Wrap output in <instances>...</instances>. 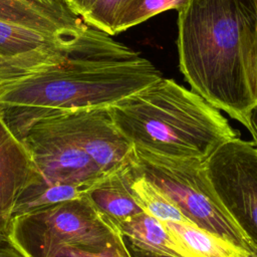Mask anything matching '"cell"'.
<instances>
[{
  "mask_svg": "<svg viewBox=\"0 0 257 257\" xmlns=\"http://www.w3.org/2000/svg\"><path fill=\"white\" fill-rule=\"evenodd\" d=\"M255 0H190L178 12L179 66L191 90L246 125L255 101Z\"/></svg>",
  "mask_w": 257,
  "mask_h": 257,
  "instance_id": "2",
  "label": "cell"
},
{
  "mask_svg": "<svg viewBox=\"0 0 257 257\" xmlns=\"http://www.w3.org/2000/svg\"><path fill=\"white\" fill-rule=\"evenodd\" d=\"M255 5H256V12H257V0H255ZM255 101L257 102V31H256V52H255Z\"/></svg>",
  "mask_w": 257,
  "mask_h": 257,
  "instance_id": "24",
  "label": "cell"
},
{
  "mask_svg": "<svg viewBox=\"0 0 257 257\" xmlns=\"http://www.w3.org/2000/svg\"><path fill=\"white\" fill-rule=\"evenodd\" d=\"M133 170L158 187L193 225L249 252L257 251L217 196L205 161L135 149Z\"/></svg>",
  "mask_w": 257,
  "mask_h": 257,
  "instance_id": "4",
  "label": "cell"
},
{
  "mask_svg": "<svg viewBox=\"0 0 257 257\" xmlns=\"http://www.w3.org/2000/svg\"><path fill=\"white\" fill-rule=\"evenodd\" d=\"M126 245L136 249L171 257H186V251L171 235L164 223L146 212L114 223Z\"/></svg>",
  "mask_w": 257,
  "mask_h": 257,
  "instance_id": "12",
  "label": "cell"
},
{
  "mask_svg": "<svg viewBox=\"0 0 257 257\" xmlns=\"http://www.w3.org/2000/svg\"><path fill=\"white\" fill-rule=\"evenodd\" d=\"M190 0H127L118 11L112 35L143 23L155 15L167 10L181 11Z\"/></svg>",
  "mask_w": 257,
  "mask_h": 257,
  "instance_id": "18",
  "label": "cell"
},
{
  "mask_svg": "<svg viewBox=\"0 0 257 257\" xmlns=\"http://www.w3.org/2000/svg\"><path fill=\"white\" fill-rule=\"evenodd\" d=\"M53 257H132V255L124 239L121 238L118 242L102 251H85L71 247H64Z\"/></svg>",
  "mask_w": 257,
  "mask_h": 257,
  "instance_id": "20",
  "label": "cell"
},
{
  "mask_svg": "<svg viewBox=\"0 0 257 257\" xmlns=\"http://www.w3.org/2000/svg\"><path fill=\"white\" fill-rule=\"evenodd\" d=\"M163 77L147 58L88 26L60 64L27 78L0 99L20 139L37 120L64 110L108 107Z\"/></svg>",
  "mask_w": 257,
  "mask_h": 257,
  "instance_id": "1",
  "label": "cell"
},
{
  "mask_svg": "<svg viewBox=\"0 0 257 257\" xmlns=\"http://www.w3.org/2000/svg\"><path fill=\"white\" fill-rule=\"evenodd\" d=\"M41 180L23 142L8 126L0 109V233H8L21 193Z\"/></svg>",
  "mask_w": 257,
  "mask_h": 257,
  "instance_id": "9",
  "label": "cell"
},
{
  "mask_svg": "<svg viewBox=\"0 0 257 257\" xmlns=\"http://www.w3.org/2000/svg\"><path fill=\"white\" fill-rule=\"evenodd\" d=\"M76 40L63 47L40 49L12 57L0 55V99L23 80L63 62Z\"/></svg>",
  "mask_w": 257,
  "mask_h": 257,
  "instance_id": "13",
  "label": "cell"
},
{
  "mask_svg": "<svg viewBox=\"0 0 257 257\" xmlns=\"http://www.w3.org/2000/svg\"><path fill=\"white\" fill-rule=\"evenodd\" d=\"M126 244V243H125ZM132 257H171V256H167V255H160V254H156V253H152V252H147V251H143V250H139L136 249L132 246L126 245Z\"/></svg>",
  "mask_w": 257,
  "mask_h": 257,
  "instance_id": "23",
  "label": "cell"
},
{
  "mask_svg": "<svg viewBox=\"0 0 257 257\" xmlns=\"http://www.w3.org/2000/svg\"><path fill=\"white\" fill-rule=\"evenodd\" d=\"M163 223L184 247L186 257H257V251L249 252L191 223Z\"/></svg>",
  "mask_w": 257,
  "mask_h": 257,
  "instance_id": "14",
  "label": "cell"
},
{
  "mask_svg": "<svg viewBox=\"0 0 257 257\" xmlns=\"http://www.w3.org/2000/svg\"><path fill=\"white\" fill-rule=\"evenodd\" d=\"M0 20L68 37L88 27L62 0H0Z\"/></svg>",
  "mask_w": 257,
  "mask_h": 257,
  "instance_id": "10",
  "label": "cell"
},
{
  "mask_svg": "<svg viewBox=\"0 0 257 257\" xmlns=\"http://www.w3.org/2000/svg\"><path fill=\"white\" fill-rule=\"evenodd\" d=\"M127 0H96L90 10L82 16V21L90 27L112 36L115 17Z\"/></svg>",
  "mask_w": 257,
  "mask_h": 257,
  "instance_id": "19",
  "label": "cell"
},
{
  "mask_svg": "<svg viewBox=\"0 0 257 257\" xmlns=\"http://www.w3.org/2000/svg\"><path fill=\"white\" fill-rule=\"evenodd\" d=\"M21 141L48 183L93 186L106 176L53 115L37 120Z\"/></svg>",
  "mask_w": 257,
  "mask_h": 257,
  "instance_id": "7",
  "label": "cell"
},
{
  "mask_svg": "<svg viewBox=\"0 0 257 257\" xmlns=\"http://www.w3.org/2000/svg\"><path fill=\"white\" fill-rule=\"evenodd\" d=\"M210 182L233 220L257 248V148L240 138L220 146L206 161Z\"/></svg>",
  "mask_w": 257,
  "mask_h": 257,
  "instance_id": "6",
  "label": "cell"
},
{
  "mask_svg": "<svg viewBox=\"0 0 257 257\" xmlns=\"http://www.w3.org/2000/svg\"><path fill=\"white\" fill-rule=\"evenodd\" d=\"M135 149L206 161L239 134L220 110L198 93L164 76L108 106Z\"/></svg>",
  "mask_w": 257,
  "mask_h": 257,
  "instance_id": "3",
  "label": "cell"
},
{
  "mask_svg": "<svg viewBox=\"0 0 257 257\" xmlns=\"http://www.w3.org/2000/svg\"><path fill=\"white\" fill-rule=\"evenodd\" d=\"M0 257H23L10 243L0 245Z\"/></svg>",
  "mask_w": 257,
  "mask_h": 257,
  "instance_id": "22",
  "label": "cell"
},
{
  "mask_svg": "<svg viewBox=\"0 0 257 257\" xmlns=\"http://www.w3.org/2000/svg\"><path fill=\"white\" fill-rule=\"evenodd\" d=\"M51 115L103 174L133 164L135 148L115 125L108 107L69 109Z\"/></svg>",
  "mask_w": 257,
  "mask_h": 257,
  "instance_id": "8",
  "label": "cell"
},
{
  "mask_svg": "<svg viewBox=\"0 0 257 257\" xmlns=\"http://www.w3.org/2000/svg\"><path fill=\"white\" fill-rule=\"evenodd\" d=\"M8 243H9V240H8L7 234L0 233V245H5V244H8Z\"/></svg>",
  "mask_w": 257,
  "mask_h": 257,
  "instance_id": "25",
  "label": "cell"
},
{
  "mask_svg": "<svg viewBox=\"0 0 257 257\" xmlns=\"http://www.w3.org/2000/svg\"><path fill=\"white\" fill-rule=\"evenodd\" d=\"M7 236L23 257H53L64 247L102 251L123 238L86 195L12 219Z\"/></svg>",
  "mask_w": 257,
  "mask_h": 257,
  "instance_id": "5",
  "label": "cell"
},
{
  "mask_svg": "<svg viewBox=\"0 0 257 257\" xmlns=\"http://www.w3.org/2000/svg\"><path fill=\"white\" fill-rule=\"evenodd\" d=\"M132 166L106 175L86 193L93 207L113 224L143 212L130 188Z\"/></svg>",
  "mask_w": 257,
  "mask_h": 257,
  "instance_id": "11",
  "label": "cell"
},
{
  "mask_svg": "<svg viewBox=\"0 0 257 257\" xmlns=\"http://www.w3.org/2000/svg\"><path fill=\"white\" fill-rule=\"evenodd\" d=\"M62 1L69 7V4H70V1H71V0H62ZM70 10H71V9H70Z\"/></svg>",
  "mask_w": 257,
  "mask_h": 257,
  "instance_id": "26",
  "label": "cell"
},
{
  "mask_svg": "<svg viewBox=\"0 0 257 257\" xmlns=\"http://www.w3.org/2000/svg\"><path fill=\"white\" fill-rule=\"evenodd\" d=\"M91 187L84 185L51 184L44 180L33 183L19 196L12 212V219L84 197Z\"/></svg>",
  "mask_w": 257,
  "mask_h": 257,
  "instance_id": "16",
  "label": "cell"
},
{
  "mask_svg": "<svg viewBox=\"0 0 257 257\" xmlns=\"http://www.w3.org/2000/svg\"><path fill=\"white\" fill-rule=\"evenodd\" d=\"M79 36L68 37L0 20V55L12 57L40 49L68 46Z\"/></svg>",
  "mask_w": 257,
  "mask_h": 257,
  "instance_id": "15",
  "label": "cell"
},
{
  "mask_svg": "<svg viewBox=\"0 0 257 257\" xmlns=\"http://www.w3.org/2000/svg\"><path fill=\"white\" fill-rule=\"evenodd\" d=\"M247 130L252 136L253 144L257 148V102L253 104L246 116V125Z\"/></svg>",
  "mask_w": 257,
  "mask_h": 257,
  "instance_id": "21",
  "label": "cell"
},
{
  "mask_svg": "<svg viewBox=\"0 0 257 257\" xmlns=\"http://www.w3.org/2000/svg\"><path fill=\"white\" fill-rule=\"evenodd\" d=\"M130 188L133 197L143 212L162 222L191 223L158 187L145 177L134 172L133 166Z\"/></svg>",
  "mask_w": 257,
  "mask_h": 257,
  "instance_id": "17",
  "label": "cell"
}]
</instances>
